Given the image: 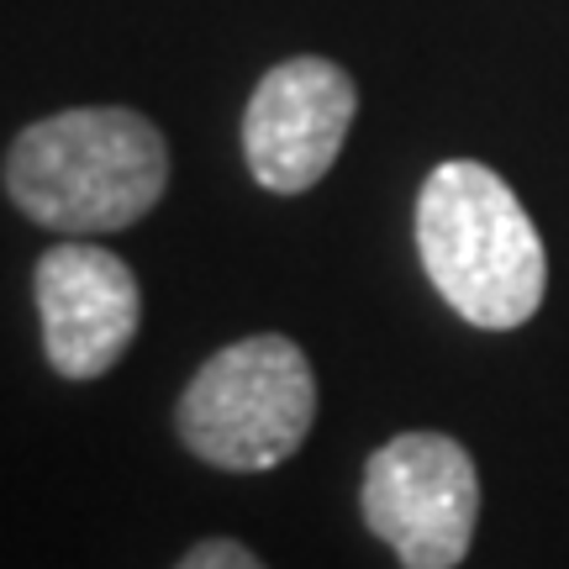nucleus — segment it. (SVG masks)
<instances>
[{"label":"nucleus","mask_w":569,"mask_h":569,"mask_svg":"<svg viewBox=\"0 0 569 569\" xmlns=\"http://www.w3.org/2000/svg\"><path fill=\"white\" fill-rule=\"evenodd\" d=\"M417 253L427 280L469 327L511 332L532 322L549 290V253L496 169L448 159L417 196Z\"/></svg>","instance_id":"nucleus-2"},{"label":"nucleus","mask_w":569,"mask_h":569,"mask_svg":"<svg viewBox=\"0 0 569 569\" xmlns=\"http://www.w3.org/2000/svg\"><path fill=\"white\" fill-rule=\"evenodd\" d=\"M359 111V90L343 63L296 53L253 84L243 106L248 174L274 196H301L338 163Z\"/></svg>","instance_id":"nucleus-5"},{"label":"nucleus","mask_w":569,"mask_h":569,"mask_svg":"<svg viewBox=\"0 0 569 569\" xmlns=\"http://www.w3.org/2000/svg\"><path fill=\"white\" fill-rule=\"evenodd\" d=\"M359 507L407 569H459L480 522V475L459 438L401 432L369 453Z\"/></svg>","instance_id":"nucleus-4"},{"label":"nucleus","mask_w":569,"mask_h":569,"mask_svg":"<svg viewBox=\"0 0 569 569\" xmlns=\"http://www.w3.org/2000/svg\"><path fill=\"white\" fill-rule=\"evenodd\" d=\"M42 317V353L63 380H101L138 338V274L111 248L69 238L32 269Z\"/></svg>","instance_id":"nucleus-6"},{"label":"nucleus","mask_w":569,"mask_h":569,"mask_svg":"<svg viewBox=\"0 0 569 569\" xmlns=\"http://www.w3.org/2000/svg\"><path fill=\"white\" fill-rule=\"evenodd\" d=\"M169 190V142L132 106H69L21 127L6 153V196L27 222L96 238L142 222Z\"/></svg>","instance_id":"nucleus-1"},{"label":"nucleus","mask_w":569,"mask_h":569,"mask_svg":"<svg viewBox=\"0 0 569 569\" xmlns=\"http://www.w3.org/2000/svg\"><path fill=\"white\" fill-rule=\"evenodd\" d=\"M174 569H264V559H253V549H243L238 538H206Z\"/></svg>","instance_id":"nucleus-7"},{"label":"nucleus","mask_w":569,"mask_h":569,"mask_svg":"<svg viewBox=\"0 0 569 569\" xmlns=\"http://www.w3.org/2000/svg\"><path fill=\"white\" fill-rule=\"evenodd\" d=\"M317 422V375L280 332H253L211 353L184 386L174 427L184 448L217 469L259 475L284 465Z\"/></svg>","instance_id":"nucleus-3"}]
</instances>
